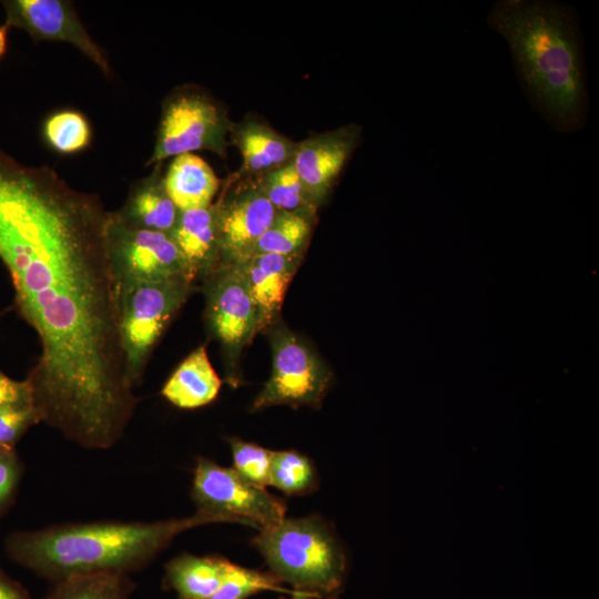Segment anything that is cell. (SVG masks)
Returning a JSON list of instances; mask_svg holds the SVG:
<instances>
[{"mask_svg": "<svg viewBox=\"0 0 599 599\" xmlns=\"http://www.w3.org/2000/svg\"><path fill=\"white\" fill-rule=\"evenodd\" d=\"M14 404H33L28 379L17 380L0 369V407Z\"/></svg>", "mask_w": 599, "mask_h": 599, "instance_id": "30", "label": "cell"}, {"mask_svg": "<svg viewBox=\"0 0 599 599\" xmlns=\"http://www.w3.org/2000/svg\"><path fill=\"white\" fill-rule=\"evenodd\" d=\"M0 599H31L20 586L0 572Z\"/></svg>", "mask_w": 599, "mask_h": 599, "instance_id": "31", "label": "cell"}, {"mask_svg": "<svg viewBox=\"0 0 599 599\" xmlns=\"http://www.w3.org/2000/svg\"><path fill=\"white\" fill-rule=\"evenodd\" d=\"M256 180L277 212L317 211L293 163L256 176Z\"/></svg>", "mask_w": 599, "mask_h": 599, "instance_id": "24", "label": "cell"}, {"mask_svg": "<svg viewBox=\"0 0 599 599\" xmlns=\"http://www.w3.org/2000/svg\"><path fill=\"white\" fill-rule=\"evenodd\" d=\"M290 592L271 571H260L230 561L223 581L210 599H247L261 591Z\"/></svg>", "mask_w": 599, "mask_h": 599, "instance_id": "26", "label": "cell"}, {"mask_svg": "<svg viewBox=\"0 0 599 599\" xmlns=\"http://www.w3.org/2000/svg\"><path fill=\"white\" fill-rule=\"evenodd\" d=\"M229 564L221 557L183 554L166 564L164 585L180 599H210L220 588Z\"/></svg>", "mask_w": 599, "mask_h": 599, "instance_id": "20", "label": "cell"}, {"mask_svg": "<svg viewBox=\"0 0 599 599\" xmlns=\"http://www.w3.org/2000/svg\"><path fill=\"white\" fill-rule=\"evenodd\" d=\"M108 241L119 288L177 277L190 280L170 234L129 227L112 213Z\"/></svg>", "mask_w": 599, "mask_h": 599, "instance_id": "10", "label": "cell"}, {"mask_svg": "<svg viewBox=\"0 0 599 599\" xmlns=\"http://www.w3.org/2000/svg\"><path fill=\"white\" fill-rule=\"evenodd\" d=\"M361 140L362 128L352 123L297 143L292 163L317 207L326 200Z\"/></svg>", "mask_w": 599, "mask_h": 599, "instance_id": "13", "label": "cell"}, {"mask_svg": "<svg viewBox=\"0 0 599 599\" xmlns=\"http://www.w3.org/2000/svg\"><path fill=\"white\" fill-rule=\"evenodd\" d=\"M221 519L197 512L152 522H84L21 531L7 540L11 559L58 581L74 575L129 573L145 567L181 532Z\"/></svg>", "mask_w": 599, "mask_h": 599, "instance_id": "3", "label": "cell"}, {"mask_svg": "<svg viewBox=\"0 0 599 599\" xmlns=\"http://www.w3.org/2000/svg\"><path fill=\"white\" fill-rule=\"evenodd\" d=\"M20 477V464L14 449H0V509L11 497Z\"/></svg>", "mask_w": 599, "mask_h": 599, "instance_id": "29", "label": "cell"}, {"mask_svg": "<svg viewBox=\"0 0 599 599\" xmlns=\"http://www.w3.org/2000/svg\"><path fill=\"white\" fill-rule=\"evenodd\" d=\"M303 254H256L238 263L256 308L257 334L278 322L287 287L301 265Z\"/></svg>", "mask_w": 599, "mask_h": 599, "instance_id": "14", "label": "cell"}, {"mask_svg": "<svg viewBox=\"0 0 599 599\" xmlns=\"http://www.w3.org/2000/svg\"><path fill=\"white\" fill-rule=\"evenodd\" d=\"M112 213L129 227L170 234L180 210L166 192L162 163L155 164L148 176L136 181L121 209Z\"/></svg>", "mask_w": 599, "mask_h": 599, "instance_id": "17", "label": "cell"}, {"mask_svg": "<svg viewBox=\"0 0 599 599\" xmlns=\"http://www.w3.org/2000/svg\"><path fill=\"white\" fill-rule=\"evenodd\" d=\"M272 573L296 591L337 599L347 573V556L334 531L315 516L284 518L252 540Z\"/></svg>", "mask_w": 599, "mask_h": 599, "instance_id": "4", "label": "cell"}, {"mask_svg": "<svg viewBox=\"0 0 599 599\" xmlns=\"http://www.w3.org/2000/svg\"><path fill=\"white\" fill-rule=\"evenodd\" d=\"M233 123L224 105L194 85L174 89L163 101L153 152L146 165L195 151L226 154Z\"/></svg>", "mask_w": 599, "mask_h": 599, "instance_id": "6", "label": "cell"}, {"mask_svg": "<svg viewBox=\"0 0 599 599\" xmlns=\"http://www.w3.org/2000/svg\"><path fill=\"white\" fill-rule=\"evenodd\" d=\"M315 221V210L277 212L248 256L256 254H303L308 244Z\"/></svg>", "mask_w": 599, "mask_h": 599, "instance_id": "21", "label": "cell"}, {"mask_svg": "<svg viewBox=\"0 0 599 599\" xmlns=\"http://www.w3.org/2000/svg\"><path fill=\"white\" fill-rule=\"evenodd\" d=\"M314 596L304 591H296L294 590L292 592L291 599H312ZM285 599V598H282Z\"/></svg>", "mask_w": 599, "mask_h": 599, "instance_id": "33", "label": "cell"}, {"mask_svg": "<svg viewBox=\"0 0 599 599\" xmlns=\"http://www.w3.org/2000/svg\"><path fill=\"white\" fill-rule=\"evenodd\" d=\"M163 180L169 196L180 211L210 206L221 185L210 164L193 153L173 158Z\"/></svg>", "mask_w": 599, "mask_h": 599, "instance_id": "19", "label": "cell"}, {"mask_svg": "<svg viewBox=\"0 0 599 599\" xmlns=\"http://www.w3.org/2000/svg\"><path fill=\"white\" fill-rule=\"evenodd\" d=\"M6 24L26 31L34 41L65 42L93 62L104 75L112 69L103 49L91 38L73 4L65 0H4Z\"/></svg>", "mask_w": 599, "mask_h": 599, "instance_id": "12", "label": "cell"}, {"mask_svg": "<svg viewBox=\"0 0 599 599\" xmlns=\"http://www.w3.org/2000/svg\"><path fill=\"white\" fill-rule=\"evenodd\" d=\"M133 588L128 573L74 575L55 581L44 599H129Z\"/></svg>", "mask_w": 599, "mask_h": 599, "instance_id": "22", "label": "cell"}, {"mask_svg": "<svg viewBox=\"0 0 599 599\" xmlns=\"http://www.w3.org/2000/svg\"><path fill=\"white\" fill-rule=\"evenodd\" d=\"M229 443L233 469L258 487L265 488L271 485L273 451L240 438H230Z\"/></svg>", "mask_w": 599, "mask_h": 599, "instance_id": "27", "label": "cell"}, {"mask_svg": "<svg viewBox=\"0 0 599 599\" xmlns=\"http://www.w3.org/2000/svg\"><path fill=\"white\" fill-rule=\"evenodd\" d=\"M45 143L57 153L70 155L87 149L92 141L88 118L78 110L63 109L48 115L42 124Z\"/></svg>", "mask_w": 599, "mask_h": 599, "instance_id": "23", "label": "cell"}, {"mask_svg": "<svg viewBox=\"0 0 599 599\" xmlns=\"http://www.w3.org/2000/svg\"><path fill=\"white\" fill-rule=\"evenodd\" d=\"M197 512L223 522H237L263 529L285 518V502L243 478L233 468L200 457L192 483Z\"/></svg>", "mask_w": 599, "mask_h": 599, "instance_id": "7", "label": "cell"}, {"mask_svg": "<svg viewBox=\"0 0 599 599\" xmlns=\"http://www.w3.org/2000/svg\"><path fill=\"white\" fill-rule=\"evenodd\" d=\"M267 331L272 370L252 408L258 410L275 405L319 407L332 380L326 364L295 333L278 322Z\"/></svg>", "mask_w": 599, "mask_h": 599, "instance_id": "8", "label": "cell"}, {"mask_svg": "<svg viewBox=\"0 0 599 599\" xmlns=\"http://www.w3.org/2000/svg\"><path fill=\"white\" fill-rule=\"evenodd\" d=\"M217 206L220 263L244 260L273 222L277 211L256 177L233 174L215 202Z\"/></svg>", "mask_w": 599, "mask_h": 599, "instance_id": "11", "label": "cell"}, {"mask_svg": "<svg viewBox=\"0 0 599 599\" xmlns=\"http://www.w3.org/2000/svg\"><path fill=\"white\" fill-rule=\"evenodd\" d=\"M183 260L187 276L202 282L220 264L217 206L180 211L170 233Z\"/></svg>", "mask_w": 599, "mask_h": 599, "instance_id": "15", "label": "cell"}, {"mask_svg": "<svg viewBox=\"0 0 599 599\" xmlns=\"http://www.w3.org/2000/svg\"><path fill=\"white\" fill-rule=\"evenodd\" d=\"M202 290L209 334L220 343L234 373L243 348L257 334L256 308L241 265L220 263L202 281Z\"/></svg>", "mask_w": 599, "mask_h": 599, "instance_id": "9", "label": "cell"}, {"mask_svg": "<svg viewBox=\"0 0 599 599\" xmlns=\"http://www.w3.org/2000/svg\"><path fill=\"white\" fill-rule=\"evenodd\" d=\"M317 484L315 467L309 458L295 450L273 451L271 485L287 496L311 493Z\"/></svg>", "mask_w": 599, "mask_h": 599, "instance_id": "25", "label": "cell"}, {"mask_svg": "<svg viewBox=\"0 0 599 599\" xmlns=\"http://www.w3.org/2000/svg\"><path fill=\"white\" fill-rule=\"evenodd\" d=\"M8 31L9 28L6 24L0 26V59L6 54L7 51Z\"/></svg>", "mask_w": 599, "mask_h": 599, "instance_id": "32", "label": "cell"}, {"mask_svg": "<svg viewBox=\"0 0 599 599\" xmlns=\"http://www.w3.org/2000/svg\"><path fill=\"white\" fill-rule=\"evenodd\" d=\"M41 423L33 404H14L0 407V449H14L28 429Z\"/></svg>", "mask_w": 599, "mask_h": 599, "instance_id": "28", "label": "cell"}, {"mask_svg": "<svg viewBox=\"0 0 599 599\" xmlns=\"http://www.w3.org/2000/svg\"><path fill=\"white\" fill-rule=\"evenodd\" d=\"M112 212L48 165L0 146V261L40 355L27 377L41 423L89 449L120 440L139 404L119 327Z\"/></svg>", "mask_w": 599, "mask_h": 599, "instance_id": "1", "label": "cell"}, {"mask_svg": "<svg viewBox=\"0 0 599 599\" xmlns=\"http://www.w3.org/2000/svg\"><path fill=\"white\" fill-rule=\"evenodd\" d=\"M487 23L507 42L535 109L560 132L581 129L588 91L575 13L552 1L499 0Z\"/></svg>", "mask_w": 599, "mask_h": 599, "instance_id": "2", "label": "cell"}, {"mask_svg": "<svg viewBox=\"0 0 599 599\" xmlns=\"http://www.w3.org/2000/svg\"><path fill=\"white\" fill-rule=\"evenodd\" d=\"M222 380L213 368L204 345L192 351L175 368L161 389L175 407L195 409L212 403Z\"/></svg>", "mask_w": 599, "mask_h": 599, "instance_id": "18", "label": "cell"}, {"mask_svg": "<svg viewBox=\"0 0 599 599\" xmlns=\"http://www.w3.org/2000/svg\"><path fill=\"white\" fill-rule=\"evenodd\" d=\"M197 288L185 277L120 288L119 327L128 377L135 388L174 316Z\"/></svg>", "mask_w": 599, "mask_h": 599, "instance_id": "5", "label": "cell"}, {"mask_svg": "<svg viewBox=\"0 0 599 599\" xmlns=\"http://www.w3.org/2000/svg\"><path fill=\"white\" fill-rule=\"evenodd\" d=\"M230 144L241 153V176L256 177L293 162L297 143L278 133L265 120L247 115L233 123Z\"/></svg>", "mask_w": 599, "mask_h": 599, "instance_id": "16", "label": "cell"}]
</instances>
